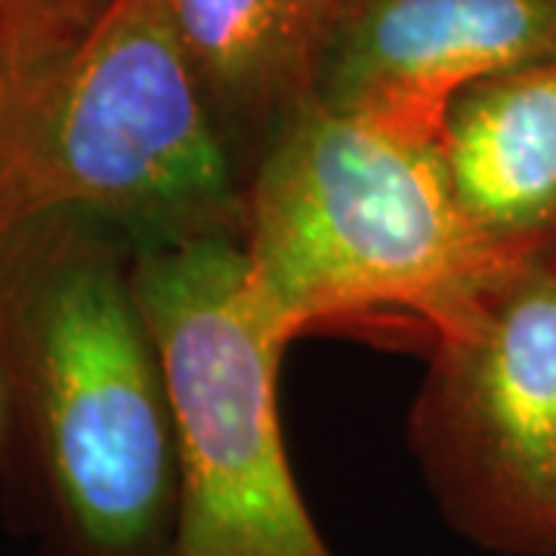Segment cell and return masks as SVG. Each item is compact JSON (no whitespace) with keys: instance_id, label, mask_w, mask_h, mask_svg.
<instances>
[{"instance_id":"52a82bcc","label":"cell","mask_w":556,"mask_h":556,"mask_svg":"<svg viewBox=\"0 0 556 556\" xmlns=\"http://www.w3.org/2000/svg\"><path fill=\"white\" fill-rule=\"evenodd\" d=\"M439 152L485 239L517 260L547 251L556 239V60L467 87Z\"/></svg>"},{"instance_id":"8992f818","label":"cell","mask_w":556,"mask_h":556,"mask_svg":"<svg viewBox=\"0 0 556 556\" xmlns=\"http://www.w3.org/2000/svg\"><path fill=\"white\" fill-rule=\"evenodd\" d=\"M556 60V0H343L313 102L439 142L479 80Z\"/></svg>"},{"instance_id":"6da1fadb","label":"cell","mask_w":556,"mask_h":556,"mask_svg":"<svg viewBox=\"0 0 556 556\" xmlns=\"http://www.w3.org/2000/svg\"><path fill=\"white\" fill-rule=\"evenodd\" d=\"M0 510L28 556H174L177 427L134 239L90 214L0 226Z\"/></svg>"},{"instance_id":"8fae6325","label":"cell","mask_w":556,"mask_h":556,"mask_svg":"<svg viewBox=\"0 0 556 556\" xmlns=\"http://www.w3.org/2000/svg\"><path fill=\"white\" fill-rule=\"evenodd\" d=\"M541 257L554 260V263H556V239H554V241H551V248H547V251H541Z\"/></svg>"},{"instance_id":"ba28073f","label":"cell","mask_w":556,"mask_h":556,"mask_svg":"<svg viewBox=\"0 0 556 556\" xmlns=\"http://www.w3.org/2000/svg\"><path fill=\"white\" fill-rule=\"evenodd\" d=\"M340 7L343 0H177L241 182L278 127L313 100Z\"/></svg>"},{"instance_id":"9c48e42d","label":"cell","mask_w":556,"mask_h":556,"mask_svg":"<svg viewBox=\"0 0 556 556\" xmlns=\"http://www.w3.org/2000/svg\"><path fill=\"white\" fill-rule=\"evenodd\" d=\"M109 0H0V60L13 90L65 53Z\"/></svg>"},{"instance_id":"30bf717a","label":"cell","mask_w":556,"mask_h":556,"mask_svg":"<svg viewBox=\"0 0 556 556\" xmlns=\"http://www.w3.org/2000/svg\"><path fill=\"white\" fill-rule=\"evenodd\" d=\"M10 100H13V84H10V75L3 68V60H0V130H3L7 112H10Z\"/></svg>"},{"instance_id":"7a4b0ae2","label":"cell","mask_w":556,"mask_h":556,"mask_svg":"<svg viewBox=\"0 0 556 556\" xmlns=\"http://www.w3.org/2000/svg\"><path fill=\"white\" fill-rule=\"evenodd\" d=\"M241 251L285 350L334 328L433 350L519 263L464 214L439 142L313 100L244 177Z\"/></svg>"},{"instance_id":"5b68a950","label":"cell","mask_w":556,"mask_h":556,"mask_svg":"<svg viewBox=\"0 0 556 556\" xmlns=\"http://www.w3.org/2000/svg\"><path fill=\"white\" fill-rule=\"evenodd\" d=\"M408 442L457 535L497 556H556L554 260H519L430 350Z\"/></svg>"},{"instance_id":"3957f363","label":"cell","mask_w":556,"mask_h":556,"mask_svg":"<svg viewBox=\"0 0 556 556\" xmlns=\"http://www.w3.org/2000/svg\"><path fill=\"white\" fill-rule=\"evenodd\" d=\"M53 211L100 217L134 241L241 236L244 182L177 0H109L13 90L0 226Z\"/></svg>"},{"instance_id":"277c9868","label":"cell","mask_w":556,"mask_h":556,"mask_svg":"<svg viewBox=\"0 0 556 556\" xmlns=\"http://www.w3.org/2000/svg\"><path fill=\"white\" fill-rule=\"evenodd\" d=\"M134 285L177 427L174 556H334L288 460L285 346L254 306L241 236L134 241Z\"/></svg>"}]
</instances>
